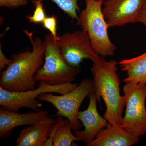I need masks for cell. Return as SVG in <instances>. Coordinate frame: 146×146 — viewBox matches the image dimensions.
<instances>
[{"label":"cell","instance_id":"cell-7","mask_svg":"<svg viewBox=\"0 0 146 146\" xmlns=\"http://www.w3.org/2000/svg\"><path fill=\"white\" fill-rule=\"evenodd\" d=\"M123 91L126 109L121 125L140 137L146 133V84L127 82Z\"/></svg>","mask_w":146,"mask_h":146},{"label":"cell","instance_id":"cell-3","mask_svg":"<svg viewBox=\"0 0 146 146\" xmlns=\"http://www.w3.org/2000/svg\"><path fill=\"white\" fill-rule=\"evenodd\" d=\"M85 8L82 11L77 21L89 35L92 48L98 55L103 58L115 56L117 48L108 36L109 28L102 12L104 0H85Z\"/></svg>","mask_w":146,"mask_h":146},{"label":"cell","instance_id":"cell-8","mask_svg":"<svg viewBox=\"0 0 146 146\" xmlns=\"http://www.w3.org/2000/svg\"><path fill=\"white\" fill-rule=\"evenodd\" d=\"M56 42L63 59L72 67L80 68L84 59H89L99 65L107 62L95 52L89 35L83 30L64 33L58 36Z\"/></svg>","mask_w":146,"mask_h":146},{"label":"cell","instance_id":"cell-20","mask_svg":"<svg viewBox=\"0 0 146 146\" xmlns=\"http://www.w3.org/2000/svg\"><path fill=\"white\" fill-rule=\"evenodd\" d=\"M28 4V0H0V6L10 9L25 6Z\"/></svg>","mask_w":146,"mask_h":146},{"label":"cell","instance_id":"cell-11","mask_svg":"<svg viewBox=\"0 0 146 146\" xmlns=\"http://www.w3.org/2000/svg\"><path fill=\"white\" fill-rule=\"evenodd\" d=\"M89 105L86 110L79 112L78 118L84 127L83 130L75 131V135L86 145L96 138L100 131L107 126L108 122L99 114L95 92L89 96Z\"/></svg>","mask_w":146,"mask_h":146},{"label":"cell","instance_id":"cell-22","mask_svg":"<svg viewBox=\"0 0 146 146\" xmlns=\"http://www.w3.org/2000/svg\"><path fill=\"white\" fill-rule=\"evenodd\" d=\"M137 22L142 23L146 27V3L140 10L137 18Z\"/></svg>","mask_w":146,"mask_h":146},{"label":"cell","instance_id":"cell-12","mask_svg":"<svg viewBox=\"0 0 146 146\" xmlns=\"http://www.w3.org/2000/svg\"><path fill=\"white\" fill-rule=\"evenodd\" d=\"M140 137L121 125L108 123L107 126L98 133L87 146H131L138 143Z\"/></svg>","mask_w":146,"mask_h":146},{"label":"cell","instance_id":"cell-4","mask_svg":"<svg viewBox=\"0 0 146 146\" xmlns=\"http://www.w3.org/2000/svg\"><path fill=\"white\" fill-rule=\"evenodd\" d=\"M43 42L45 48L44 63L35 75V81L51 85L74 81L76 77L81 72L80 68L72 67L66 63L50 33L46 35Z\"/></svg>","mask_w":146,"mask_h":146},{"label":"cell","instance_id":"cell-17","mask_svg":"<svg viewBox=\"0 0 146 146\" xmlns=\"http://www.w3.org/2000/svg\"><path fill=\"white\" fill-rule=\"evenodd\" d=\"M32 3L35 6V9L33 15L27 16L26 18L31 23L38 24L43 23L46 17L43 1H38Z\"/></svg>","mask_w":146,"mask_h":146},{"label":"cell","instance_id":"cell-13","mask_svg":"<svg viewBox=\"0 0 146 146\" xmlns=\"http://www.w3.org/2000/svg\"><path fill=\"white\" fill-rule=\"evenodd\" d=\"M54 123L52 122L40 123L24 129L17 138L16 145L44 146L48 137L51 126Z\"/></svg>","mask_w":146,"mask_h":146},{"label":"cell","instance_id":"cell-19","mask_svg":"<svg viewBox=\"0 0 146 146\" xmlns=\"http://www.w3.org/2000/svg\"><path fill=\"white\" fill-rule=\"evenodd\" d=\"M66 120H64L62 116H58L57 120L55 123L52 124L50 128L48 137L44 146H53V141L56 133L57 132L59 127L65 122Z\"/></svg>","mask_w":146,"mask_h":146},{"label":"cell","instance_id":"cell-5","mask_svg":"<svg viewBox=\"0 0 146 146\" xmlns=\"http://www.w3.org/2000/svg\"><path fill=\"white\" fill-rule=\"evenodd\" d=\"M94 91L93 80L86 78L68 93L59 96L44 93L40 95L38 99L54 106L57 110L56 116L67 118L70 123L72 130L75 132L81 130L82 126L78 118L80 107L85 98Z\"/></svg>","mask_w":146,"mask_h":146},{"label":"cell","instance_id":"cell-2","mask_svg":"<svg viewBox=\"0 0 146 146\" xmlns=\"http://www.w3.org/2000/svg\"><path fill=\"white\" fill-rule=\"evenodd\" d=\"M117 65L114 60L107 61L103 65L93 63L90 71L97 101L100 102L102 98L106 106L104 117L108 123L121 125L125 103L124 96L120 94Z\"/></svg>","mask_w":146,"mask_h":146},{"label":"cell","instance_id":"cell-21","mask_svg":"<svg viewBox=\"0 0 146 146\" xmlns=\"http://www.w3.org/2000/svg\"><path fill=\"white\" fill-rule=\"evenodd\" d=\"M12 58L8 59L6 57L5 55L4 54L1 46H0V71L1 72L5 70L7 66L10 65L12 62Z\"/></svg>","mask_w":146,"mask_h":146},{"label":"cell","instance_id":"cell-6","mask_svg":"<svg viewBox=\"0 0 146 146\" xmlns=\"http://www.w3.org/2000/svg\"><path fill=\"white\" fill-rule=\"evenodd\" d=\"M37 88L20 92L5 90L0 87V105L9 111L18 112L23 108L38 111L42 106V103L36 100L41 94L44 93L65 94L73 90L78 84L68 82L58 85H51L40 82Z\"/></svg>","mask_w":146,"mask_h":146},{"label":"cell","instance_id":"cell-9","mask_svg":"<svg viewBox=\"0 0 146 146\" xmlns=\"http://www.w3.org/2000/svg\"><path fill=\"white\" fill-rule=\"evenodd\" d=\"M146 0H105L102 12L110 27H123L137 23L141 9Z\"/></svg>","mask_w":146,"mask_h":146},{"label":"cell","instance_id":"cell-15","mask_svg":"<svg viewBox=\"0 0 146 146\" xmlns=\"http://www.w3.org/2000/svg\"><path fill=\"white\" fill-rule=\"evenodd\" d=\"M70 123L67 119L58 130L53 141L54 146H70L75 141H81L72 132Z\"/></svg>","mask_w":146,"mask_h":146},{"label":"cell","instance_id":"cell-10","mask_svg":"<svg viewBox=\"0 0 146 146\" xmlns=\"http://www.w3.org/2000/svg\"><path fill=\"white\" fill-rule=\"evenodd\" d=\"M56 121L54 119L50 117L48 112L46 110L19 114L9 111L2 106L0 108V138H8L18 127Z\"/></svg>","mask_w":146,"mask_h":146},{"label":"cell","instance_id":"cell-14","mask_svg":"<svg viewBox=\"0 0 146 146\" xmlns=\"http://www.w3.org/2000/svg\"><path fill=\"white\" fill-rule=\"evenodd\" d=\"M121 70L126 73L125 83L134 82L146 84V52L130 59L119 62Z\"/></svg>","mask_w":146,"mask_h":146},{"label":"cell","instance_id":"cell-16","mask_svg":"<svg viewBox=\"0 0 146 146\" xmlns=\"http://www.w3.org/2000/svg\"><path fill=\"white\" fill-rule=\"evenodd\" d=\"M43 0H32V3ZM54 3L69 17L77 21L78 16L77 11L80 10L78 2L79 0H50Z\"/></svg>","mask_w":146,"mask_h":146},{"label":"cell","instance_id":"cell-23","mask_svg":"<svg viewBox=\"0 0 146 146\" xmlns=\"http://www.w3.org/2000/svg\"><path fill=\"white\" fill-rule=\"evenodd\" d=\"M96 1H98V0H96Z\"/></svg>","mask_w":146,"mask_h":146},{"label":"cell","instance_id":"cell-18","mask_svg":"<svg viewBox=\"0 0 146 146\" xmlns=\"http://www.w3.org/2000/svg\"><path fill=\"white\" fill-rule=\"evenodd\" d=\"M43 27L50 31L55 40L58 38L57 35V18L54 15L49 17H46L43 23Z\"/></svg>","mask_w":146,"mask_h":146},{"label":"cell","instance_id":"cell-1","mask_svg":"<svg viewBox=\"0 0 146 146\" xmlns=\"http://www.w3.org/2000/svg\"><path fill=\"white\" fill-rule=\"evenodd\" d=\"M32 46L27 50L12 56V62L1 72L0 87L10 91L20 92L35 89L36 82L34 76L44 63L45 48L39 37L24 30Z\"/></svg>","mask_w":146,"mask_h":146}]
</instances>
